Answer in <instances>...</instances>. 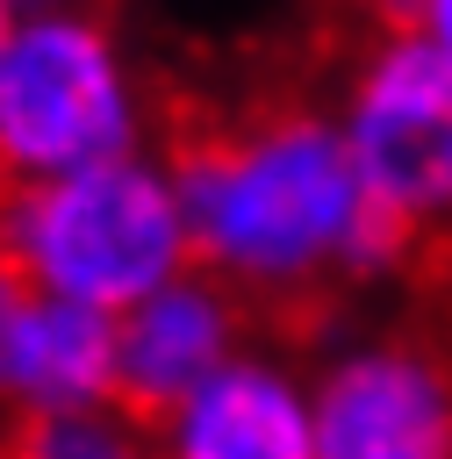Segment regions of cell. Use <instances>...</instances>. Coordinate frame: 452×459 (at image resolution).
<instances>
[{"label": "cell", "instance_id": "obj_2", "mask_svg": "<svg viewBox=\"0 0 452 459\" xmlns=\"http://www.w3.org/2000/svg\"><path fill=\"white\" fill-rule=\"evenodd\" d=\"M0 258L29 294L129 316L165 280L194 273V237L165 151H129L43 186L0 194Z\"/></svg>", "mask_w": 452, "mask_h": 459}, {"label": "cell", "instance_id": "obj_14", "mask_svg": "<svg viewBox=\"0 0 452 459\" xmlns=\"http://www.w3.org/2000/svg\"><path fill=\"white\" fill-rule=\"evenodd\" d=\"M438 280H445V323H452V244H445V265H438Z\"/></svg>", "mask_w": 452, "mask_h": 459}, {"label": "cell", "instance_id": "obj_13", "mask_svg": "<svg viewBox=\"0 0 452 459\" xmlns=\"http://www.w3.org/2000/svg\"><path fill=\"white\" fill-rule=\"evenodd\" d=\"M14 14H50V7H72V0H7Z\"/></svg>", "mask_w": 452, "mask_h": 459}, {"label": "cell", "instance_id": "obj_11", "mask_svg": "<svg viewBox=\"0 0 452 459\" xmlns=\"http://www.w3.org/2000/svg\"><path fill=\"white\" fill-rule=\"evenodd\" d=\"M22 308H29V280L0 258V359H7V337H14V323H22Z\"/></svg>", "mask_w": 452, "mask_h": 459}, {"label": "cell", "instance_id": "obj_7", "mask_svg": "<svg viewBox=\"0 0 452 459\" xmlns=\"http://www.w3.org/2000/svg\"><path fill=\"white\" fill-rule=\"evenodd\" d=\"M158 459H316L309 366L280 344H244L208 387L151 423Z\"/></svg>", "mask_w": 452, "mask_h": 459}, {"label": "cell", "instance_id": "obj_12", "mask_svg": "<svg viewBox=\"0 0 452 459\" xmlns=\"http://www.w3.org/2000/svg\"><path fill=\"white\" fill-rule=\"evenodd\" d=\"M423 36L452 57V0H430V7H423Z\"/></svg>", "mask_w": 452, "mask_h": 459}, {"label": "cell", "instance_id": "obj_4", "mask_svg": "<svg viewBox=\"0 0 452 459\" xmlns=\"http://www.w3.org/2000/svg\"><path fill=\"white\" fill-rule=\"evenodd\" d=\"M366 201L416 244H452V57L423 29L366 36L330 108Z\"/></svg>", "mask_w": 452, "mask_h": 459}, {"label": "cell", "instance_id": "obj_6", "mask_svg": "<svg viewBox=\"0 0 452 459\" xmlns=\"http://www.w3.org/2000/svg\"><path fill=\"white\" fill-rule=\"evenodd\" d=\"M251 344V308L215 273H179L115 316V409L136 423L172 416L194 387H208Z\"/></svg>", "mask_w": 452, "mask_h": 459}, {"label": "cell", "instance_id": "obj_3", "mask_svg": "<svg viewBox=\"0 0 452 459\" xmlns=\"http://www.w3.org/2000/svg\"><path fill=\"white\" fill-rule=\"evenodd\" d=\"M151 93L93 7L22 14L0 50V194L151 151Z\"/></svg>", "mask_w": 452, "mask_h": 459}, {"label": "cell", "instance_id": "obj_10", "mask_svg": "<svg viewBox=\"0 0 452 459\" xmlns=\"http://www.w3.org/2000/svg\"><path fill=\"white\" fill-rule=\"evenodd\" d=\"M423 7H430V0H359V14L373 22V36H395V29H423Z\"/></svg>", "mask_w": 452, "mask_h": 459}, {"label": "cell", "instance_id": "obj_1", "mask_svg": "<svg viewBox=\"0 0 452 459\" xmlns=\"http://www.w3.org/2000/svg\"><path fill=\"white\" fill-rule=\"evenodd\" d=\"M194 265L244 308H316L423 258L359 186L352 151L316 100H258L187 129L172 151Z\"/></svg>", "mask_w": 452, "mask_h": 459}, {"label": "cell", "instance_id": "obj_5", "mask_svg": "<svg viewBox=\"0 0 452 459\" xmlns=\"http://www.w3.org/2000/svg\"><path fill=\"white\" fill-rule=\"evenodd\" d=\"M316 459H452V351L423 330H366L309 366Z\"/></svg>", "mask_w": 452, "mask_h": 459}, {"label": "cell", "instance_id": "obj_9", "mask_svg": "<svg viewBox=\"0 0 452 459\" xmlns=\"http://www.w3.org/2000/svg\"><path fill=\"white\" fill-rule=\"evenodd\" d=\"M14 459H158L151 423L100 409V416H65V423H29L14 437Z\"/></svg>", "mask_w": 452, "mask_h": 459}, {"label": "cell", "instance_id": "obj_15", "mask_svg": "<svg viewBox=\"0 0 452 459\" xmlns=\"http://www.w3.org/2000/svg\"><path fill=\"white\" fill-rule=\"evenodd\" d=\"M14 22H22V14H14V7L0 0V50H7V36H14Z\"/></svg>", "mask_w": 452, "mask_h": 459}, {"label": "cell", "instance_id": "obj_8", "mask_svg": "<svg viewBox=\"0 0 452 459\" xmlns=\"http://www.w3.org/2000/svg\"><path fill=\"white\" fill-rule=\"evenodd\" d=\"M0 409L22 430L115 409V316L29 294L0 359Z\"/></svg>", "mask_w": 452, "mask_h": 459}, {"label": "cell", "instance_id": "obj_16", "mask_svg": "<svg viewBox=\"0 0 452 459\" xmlns=\"http://www.w3.org/2000/svg\"><path fill=\"white\" fill-rule=\"evenodd\" d=\"M0 459H14V445H0Z\"/></svg>", "mask_w": 452, "mask_h": 459}]
</instances>
